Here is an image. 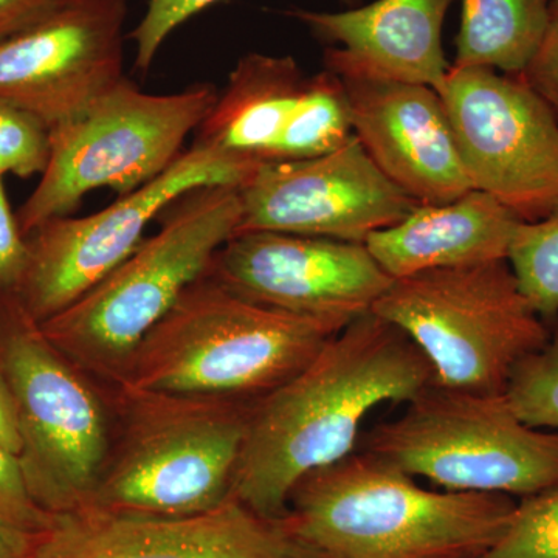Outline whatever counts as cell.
Masks as SVG:
<instances>
[{"label": "cell", "mask_w": 558, "mask_h": 558, "mask_svg": "<svg viewBox=\"0 0 558 558\" xmlns=\"http://www.w3.org/2000/svg\"><path fill=\"white\" fill-rule=\"evenodd\" d=\"M473 190L524 222L558 202V117L519 75L450 68L439 92Z\"/></svg>", "instance_id": "cell-11"}, {"label": "cell", "mask_w": 558, "mask_h": 558, "mask_svg": "<svg viewBox=\"0 0 558 558\" xmlns=\"http://www.w3.org/2000/svg\"><path fill=\"white\" fill-rule=\"evenodd\" d=\"M508 260L524 295L553 329L558 325V202L545 218L520 223Z\"/></svg>", "instance_id": "cell-22"}, {"label": "cell", "mask_w": 558, "mask_h": 558, "mask_svg": "<svg viewBox=\"0 0 558 558\" xmlns=\"http://www.w3.org/2000/svg\"><path fill=\"white\" fill-rule=\"evenodd\" d=\"M307 78L292 57L245 54L194 132L193 145L252 163H269L295 116Z\"/></svg>", "instance_id": "cell-19"}, {"label": "cell", "mask_w": 558, "mask_h": 558, "mask_svg": "<svg viewBox=\"0 0 558 558\" xmlns=\"http://www.w3.org/2000/svg\"><path fill=\"white\" fill-rule=\"evenodd\" d=\"M506 398L524 424L558 429V325L548 343L513 369Z\"/></svg>", "instance_id": "cell-23"}, {"label": "cell", "mask_w": 558, "mask_h": 558, "mask_svg": "<svg viewBox=\"0 0 558 558\" xmlns=\"http://www.w3.org/2000/svg\"><path fill=\"white\" fill-rule=\"evenodd\" d=\"M16 317L2 369L16 413L17 458L36 505L51 515L72 512L89 505L105 469L112 444L108 411L17 301Z\"/></svg>", "instance_id": "cell-9"}, {"label": "cell", "mask_w": 558, "mask_h": 558, "mask_svg": "<svg viewBox=\"0 0 558 558\" xmlns=\"http://www.w3.org/2000/svg\"><path fill=\"white\" fill-rule=\"evenodd\" d=\"M2 178L0 174V293H14L27 269L28 245L11 211Z\"/></svg>", "instance_id": "cell-28"}, {"label": "cell", "mask_w": 558, "mask_h": 558, "mask_svg": "<svg viewBox=\"0 0 558 558\" xmlns=\"http://www.w3.org/2000/svg\"><path fill=\"white\" fill-rule=\"evenodd\" d=\"M336 333L242 299L207 271L145 337L119 387L253 402L296 376Z\"/></svg>", "instance_id": "cell-4"}, {"label": "cell", "mask_w": 558, "mask_h": 558, "mask_svg": "<svg viewBox=\"0 0 558 558\" xmlns=\"http://www.w3.org/2000/svg\"><path fill=\"white\" fill-rule=\"evenodd\" d=\"M31 558H323L288 519H269L230 495L205 512L135 515L83 506L53 513Z\"/></svg>", "instance_id": "cell-13"}, {"label": "cell", "mask_w": 558, "mask_h": 558, "mask_svg": "<svg viewBox=\"0 0 558 558\" xmlns=\"http://www.w3.org/2000/svg\"><path fill=\"white\" fill-rule=\"evenodd\" d=\"M519 76L548 102L558 117V0L550 2L545 36Z\"/></svg>", "instance_id": "cell-29"}, {"label": "cell", "mask_w": 558, "mask_h": 558, "mask_svg": "<svg viewBox=\"0 0 558 558\" xmlns=\"http://www.w3.org/2000/svg\"><path fill=\"white\" fill-rule=\"evenodd\" d=\"M405 405L360 450L442 490L523 499L558 487V432L524 424L506 395L432 385Z\"/></svg>", "instance_id": "cell-7"}, {"label": "cell", "mask_w": 558, "mask_h": 558, "mask_svg": "<svg viewBox=\"0 0 558 558\" xmlns=\"http://www.w3.org/2000/svg\"><path fill=\"white\" fill-rule=\"evenodd\" d=\"M216 100L211 84L153 95L124 78L78 117L51 128L49 163L16 215L22 234L68 218L90 191L126 196L159 178Z\"/></svg>", "instance_id": "cell-8"}, {"label": "cell", "mask_w": 558, "mask_h": 558, "mask_svg": "<svg viewBox=\"0 0 558 558\" xmlns=\"http://www.w3.org/2000/svg\"><path fill=\"white\" fill-rule=\"evenodd\" d=\"M49 156V128L32 113L0 101V174L40 175Z\"/></svg>", "instance_id": "cell-25"}, {"label": "cell", "mask_w": 558, "mask_h": 558, "mask_svg": "<svg viewBox=\"0 0 558 558\" xmlns=\"http://www.w3.org/2000/svg\"><path fill=\"white\" fill-rule=\"evenodd\" d=\"M454 0H374L344 11L292 9L322 43L325 70L339 78L396 81L440 92L451 64L442 28Z\"/></svg>", "instance_id": "cell-17"}, {"label": "cell", "mask_w": 558, "mask_h": 558, "mask_svg": "<svg viewBox=\"0 0 558 558\" xmlns=\"http://www.w3.org/2000/svg\"><path fill=\"white\" fill-rule=\"evenodd\" d=\"M0 444L14 454H20L21 440L16 413H14L13 398H11L9 381L5 379L2 366H0Z\"/></svg>", "instance_id": "cell-31"}, {"label": "cell", "mask_w": 558, "mask_h": 558, "mask_svg": "<svg viewBox=\"0 0 558 558\" xmlns=\"http://www.w3.org/2000/svg\"><path fill=\"white\" fill-rule=\"evenodd\" d=\"M258 163L191 145L159 178L84 218H58L27 238L28 263L13 293L25 317L43 325L68 310L130 258L146 227L190 191L240 189Z\"/></svg>", "instance_id": "cell-10"}, {"label": "cell", "mask_w": 558, "mask_h": 558, "mask_svg": "<svg viewBox=\"0 0 558 558\" xmlns=\"http://www.w3.org/2000/svg\"><path fill=\"white\" fill-rule=\"evenodd\" d=\"M33 535L0 524V558H31Z\"/></svg>", "instance_id": "cell-32"}, {"label": "cell", "mask_w": 558, "mask_h": 558, "mask_svg": "<svg viewBox=\"0 0 558 558\" xmlns=\"http://www.w3.org/2000/svg\"><path fill=\"white\" fill-rule=\"evenodd\" d=\"M478 558H558V487L517 502L505 534Z\"/></svg>", "instance_id": "cell-24"}, {"label": "cell", "mask_w": 558, "mask_h": 558, "mask_svg": "<svg viewBox=\"0 0 558 558\" xmlns=\"http://www.w3.org/2000/svg\"><path fill=\"white\" fill-rule=\"evenodd\" d=\"M340 80L352 134L407 196L418 205L446 204L473 190L438 92L396 81Z\"/></svg>", "instance_id": "cell-16"}, {"label": "cell", "mask_w": 558, "mask_h": 558, "mask_svg": "<svg viewBox=\"0 0 558 558\" xmlns=\"http://www.w3.org/2000/svg\"><path fill=\"white\" fill-rule=\"evenodd\" d=\"M128 0H70L0 43V101L49 130L75 119L124 76Z\"/></svg>", "instance_id": "cell-15"}, {"label": "cell", "mask_w": 558, "mask_h": 558, "mask_svg": "<svg viewBox=\"0 0 558 558\" xmlns=\"http://www.w3.org/2000/svg\"><path fill=\"white\" fill-rule=\"evenodd\" d=\"M159 233L143 240L94 289L39 325L44 339L81 373L119 387L145 337L207 274L236 233L240 189L205 186L165 209Z\"/></svg>", "instance_id": "cell-3"}, {"label": "cell", "mask_w": 558, "mask_h": 558, "mask_svg": "<svg viewBox=\"0 0 558 558\" xmlns=\"http://www.w3.org/2000/svg\"><path fill=\"white\" fill-rule=\"evenodd\" d=\"M50 517L28 492L17 454L0 444V524L35 535L49 524Z\"/></svg>", "instance_id": "cell-27"}, {"label": "cell", "mask_w": 558, "mask_h": 558, "mask_svg": "<svg viewBox=\"0 0 558 558\" xmlns=\"http://www.w3.org/2000/svg\"><path fill=\"white\" fill-rule=\"evenodd\" d=\"M521 220L497 199L470 190L446 204L417 205L365 245L392 279L418 271L509 258Z\"/></svg>", "instance_id": "cell-18"}, {"label": "cell", "mask_w": 558, "mask_h": 558, "mask_svg": "<svg viewBox=\"0 0 558 558\" xmlns=\"http://www.w3.org/2000/svg\"><path fill=\"white\" fill-rule=\"evenodd\" d=\"M435 385L416 344L373 312L349 323L296 376L253 403L231 495L269 519L315 470L357 451L363 422Z\"/></svg>", "instance_id": "cell-1"}, {"label": "cell", "mask_w": 558, "mask_h": 558, "mask_svg": "<svg viewBox=\"0 0 558 558\" xmlns=\"http://www.w3.org/2000/svg\"><path fill=\"white\" fill-rule=\"evenodd\" d=\"M371 312L416 344L436 387L476 395H506L517 365L553 333L508 259L392 279Z\"/></svg>", "instance_id": "cell-6"}, {"label": "cell", "mask_w": 558, "mask_h": 558, "mask_svg": "<svg viewBox=\"0 0 558 558\" xmlns=\"http://www.w3.org/2000/svg\"><path fill=\"white\" fill-rule=\"evenodd\" d=\"M240 199L236 233L278 231L357 244L418 205L376 167L355 135L323 156L259 165L240 186Z\"/></svg>", "instance_id": "cell-14"}, {"label": "cell", "mask_w": 558, "mask_h": 558, "mask_svg": "<svg viewBox=\"0 0 558 558\" xmlns=\"http://www.w3.org/2000/svg\"><path fill=\"white\" fill-rule=\"evenodd\" d=\"M208 274L242 299L336 332L373 311L392 281L365 244L278 231L233 234Z\"/></svg>", "instance_id": "cell-12"}, {"label": "cell", "mask_w": 558, "mask_h": 558, "mask_svg": "<svg viewBox=\"0 0 558 558\" xmlns=\"http://www.w3.org/2000/svg\"><path fill=\"white\" fill-rule=\"evenodd\" d=\"M553 0H461L451 68L520 75L537 51Z\"/></svg>", "instance_id": "cell-20"}, {"label": "cell", "mask_w": 558, "mask_h": 558, "mask_svg": "<svg viewBox=\"0 0 558 558\" xmlns=\"http://www.w3.org/2000/svg\"><path fill=\"white\" fill-rule=\"evenodd\" d=\"M70 0H0V43L28 31Z\"/></svg>", "instance_id": "cell-30"}, {"label": "cell", "mask_w": 558, "mask_h": 558, "mask_svg": "<svg viewBox=\"0 0 558 558\" xmlns=\"http://www.w3.org/2000/svg\"><path fill=\"white\" fill-rule=\"evenodd\" d=\"M220 0H148L145 14L137 27L128 35L135 44V68L143 75L149 72L165 40L191 17L209 9ZM349 9L362 0H341Z\"/></svg>", "instance_id": "cell-26"}, {"label": "cell", "mask_w": 558, "mask_h": 558, "mask_svg": "<svg viewBox=\"0 0 558 558\" xmlns=\"http://www.w3.org/2000/svg\"><path fill=\"white\" fill-rule=\"evenodd\" d=\"M352 135L343 81L323 70L307 78L295 116L275 146L270 161L323 156L339 149Z\"/></svg>", "instance_id": "cell-21"}, {"label": "cell", "mask_w": 558, "mask_h": 558, "mask_svg": "<svg viewBox=\"0 0 558 558\" xmlns=\"http://www.w3.org/2000/svg\"><path fill=\"white\" fill-rule=\"evenodd\" d=\"M117 388L119 433L87 506L182 517L231 495L253 403Z\"/></svg>", "instance_id": "cell-5"}, {"label": "cell", "mask_w": 558, "mask_h": 558, "mask_svg": "<svg viewBox=\"0 0 558 558\" xmlns=\"http://www.w3.org/2000/svg\"><path fill=\"white\" fill-rule=\"evenodd\" d=\"M515 508L508 495L422 487L359 450L300 481L288 519L323 558H478Z\"/></svg>", "instance_id": "cell-2"}]
</instances>
